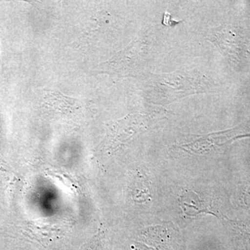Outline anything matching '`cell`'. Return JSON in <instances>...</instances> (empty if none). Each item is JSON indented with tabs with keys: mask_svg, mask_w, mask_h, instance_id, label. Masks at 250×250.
I'll return each mask as SVG.
<instances>
[{
	"mask_svg": "<svg viewBox=\"0 0 250 250\" xmlns=\"http://www.w3.org/2000/svg\"><path fill=\"white\" fill-rule=\"evenodd\" d=\"M148 96L156 104H167L196 94L213 92V81L197 70L155 74L149 77Z\"/></svg>",
	"mask_w": 250,
	"mask_h": 250,
	"instance_id": "1",
	"label": "cell"
},
{
	"mask_svg": "<svg viewBox=\"0 0 250 250\" xmlns=\"http://www.w3.org/2000/svg\"><path fill=\"white\" fill-rule=\"evenodd\" d=\"M149 50V42L137 38L109 60L99 65L98 71L119 77L135 76L144 65Z\"/></svg>",
	"mask_w": 250,
	"mask_h": 250,
	"instance_id": "2",
	"label": "cell"
},
{
	"mask_svg": "<svg viewBox=\"0 0 250 250\" xmlns=\"http://www.w3.org/2000/svg\"><path fill=\"white\" fill-rule=\"evenodd\" d=\"M108 14L100 13L94 16L88 21V25L85 26L83 32L79 38V43L83 44L88 42V41L94 39L95 34H99L103 27L107 22Z\"/></svg>",
	"mask_w": 250,
	"mask_h": 250,
	"instance_id": "3",
	"label": "cell"
},
{
	"mask_svg": "<svg viewBox=\"0 0 250 250\" xmlns=\"http://www.w3.org/2000/svg\"><path fill=\"white\" fill-rule=\"evenodd\" d=\"M182 22V21H175V20L172 19V16L170 13L166 11L164 14V18H163L162 24L164 25L167 26V27H173L175 24H179Z\"/></svg>",
	"mask_w": 250,
	"mask_h": 250,
	"instance_id": "4",
	"label": "cell"
}]
</instances>
